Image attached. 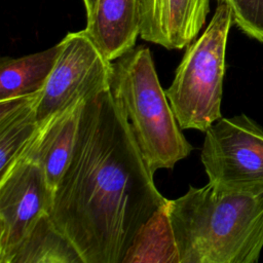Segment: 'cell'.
Wrapping results in <instances>:
<instances>
[{
  "mask_svg": "<svg viewBox=\"0 0 263 263\" xmlns=\"http://www.w3.org/2000/svg\"><path fill=\"white\" fill-rule=\"evenodd\" d=\"M157 256H160L161 261L178 262L165 205L144 226L129 249L124 262L159 261Z\"/></svg>",
  "mask_w": 263,
  "mask_h": 263,
  "instance_id": "obj_14",
  "label": "cell"
},
{
  "mask_svg": "<svg viewBox=\"0 0 263 263\" xmlns=\"http://www.w3.org/2000/svg\"><path fill=\"white\" fill-rule=\"evenodd\" d=\"M53 194L41 167L26 157L0 177V263H9L40 218L49 214Z\"/></svg>",
  "mask_w": 263,
  "mask_h": 263,
  "instance_id": "obj_7",
  "label": "cell"
},
{
  "mask_svg": "<svg viewBox=\"0 0 263 263\" xmlns=\"http://www.w3.org/2000/svg\"><path fill=\"white\" fill-rule=\"evenodd\" d=\"M9 263H83V260L45 214L18 245Z\"/></svg>",
  "mask_w": 263,
  "mask_h": 263,
  "instance_id": "obj_13",
  "label": "cell"
},
{
  "mask_svg": "<svg viewBox=\"0 0 263 263\" xmlns=\"http://www.w3.org/2000/svg\"><path fill=\"white\" fill-rule=\"evenodd\" d=\"M60 52V43L21 58L0 61V100L32 95L43 89Z\"/></svg>",
  "mask_w": 263,
  "mask_h": 263,
  "instance_id": "obj_12",
  "label": "cell"
},
{
  "mask_svg": "<svg viewBox=\"0 0 263 263\" xmlns=\"http://www.w3.org/2000/svg\"><path fill=\"white\" fill-rule=\"evenodd\" d=\"M231 9L233 23L249 37L263 43V0H218Z\"/></svg>",
  "mask_w": 263,
  "mask_h": 263,
  "instance_id": "obj_15",
  "label": "cell"
},
{
  "mask_svg": "<svg viewBox=\"0 0 263 263\" xmlns=\"http://www.w3.org/2000/svg\"><path fill=\"white\" fill-rule=\"evenodd\" d=\"M110 90L153 174L173 168L190 154L193 147L181 130L147 46L134 47L112 62Z\"/></svg>",
  "mask_w": 263,
  "mask_h": 263,
  "instance_id": "obj_3",
  "label": "cell"
},
{
  "mask_svg": "<svg viewBox=\"0 0 263 263\" xmlns=\"http://www.w3.org/2000/svg\"><path fill=\"white\" fill-rule=\"evenodd\" d=\"M59 43L57 62L37 104L39 125L71 105L110 89L112 62L84 30L68 33Z\"/></svg>",
  "mask_w": 263,
  "mask_h": 263,
  "instance_id": "obj_6",
  "label": "cell"
},
{
  "mask_svg": "<svg viewBox=\"0 0 263 263\" xmlns=\"http://www.w3.org/2000/svg\"><path fill=\"white\" fill-rule=\"evenodd\" d=\"M179 263H257L263 249V189L212 184L167 199Z\"/></svg>",
  "mask_w": 263,
  "mask_h": 263,
  "instance_id": "obj_2",
  "label": "cell"
},
{
  "mask_svg": "<svg viewBox=\"0 0 263 263\" xmlns=\"http://www.w3.org/2000/svg\"><path fill=\"white\" fill-rule=\"evenodd\" d=\"M231 9L219 2L203 33L191 42L165 90L182 129L205 132L222 117L221 102Z\"/></svg>",
  "mask_w": 263,
  "mask_h": 263,
  "instance_id": "obj_4",
  "label": "cell"
},
{
  "mask_svg": "<svg viewBox=\"0 0 263 263\" xmlns=\"http://www.w3.org/2000/svg\"><path fill=\"white\" fill-rule=\"evenodd\" d=\"M200 159L209 183L224 190L263 189V127L246 114L221 117L205 132Z\"/></svg>",
  "mask_w": 263,
  "mask_h": 263,
  "instance_id": "obj_5",
  "label": "cell"
},
{
  "mask_svg": "<svg viewBox=\"0 0 263 263\" xmlns=\"http://www.w3.org/2000/svg\"><path fill=\"white\" fill-rule=\"evenodd\" d=\"M85 33L111 62L132 50L141 31L140 0H97Z\"/></svg>",
  "mask_w": 263,
  "mask_h": 263,
  "instance_id": "obj_10",
  "label": "cell"
},
{
  "mask_svg": "<svg viewBox=\"0 0 263 263\" xmlns=\"http://www.w3.org/2000/svg\"><path fill=\"white\" fill-rule=\"evenodd\" d=\"M110 89L85 101L74 151L49 217L83 263H123L167 202Z\"/></svg>",
  "mask_w": 263,
  "mask_h": 263,
  "instance_id": "obj_1",
  "label": "cell"
},
{
  "mask_svg": "<svg viewBox=\"0 0 263 263\" xmlns=\"http://www.w3.org/2000/svg\"><path fill=\"white\" fill-rule=\"evenodd\" d=\"M96 1L97 0H83V4H84L85 10H86V15L92 11V9L96 5Z\"/></svg>",
  "mask_w": 263,
  "mask_h": 263,
  "instance_id": "obj_16",
  "label": "cell"
},
{
  "mask_svg": "<svg viewBox=\"0 0 263 263\" xmlns=\"http://www.w3.org/2000/svg\"><path fill=\"white\" fill-rule=\"evenodd\" d=\"M140 37L166 49L193 42L205 24L210 0H140Z\"/></svg>",
  "mask_w": 263,
  "mask_h": 263,
  "instance_id": "obj_8",
  "label": "cell"
},
{
  "mask_svg": "<svg viewBox=\"0 0 263 263\" xmlns=\"http://www.w3.org/2000/svg\"><path fill=\"white\" fill-rule=\"evenodd\" d=\"M85 101L71 105L41 124L20 156L41 167L53 192L70 164Z\"/></svg>",
  "mask_w": 263,
  "mask_h": 263,
  "instance_id": "obj_9",
  "label": "cell"
},
{
  "mask_svg": "<svg viewBox=\"0 0 263 263\" xmlns=\"http://www.w3.org/2000/svg\"><path fill=\"white\" fill-rule=\"evenodd\" d=\"M41 90L0 100V177L5 175L40 128L37 104Z\"/></svg>",
  "mask_w": 263,
  "mask_h": 263,
  "instance_id": "obj_11",
  "label": "cell"
}]
</instances>
